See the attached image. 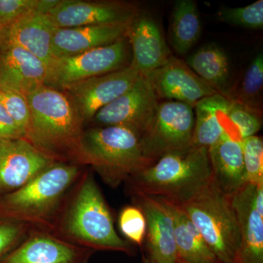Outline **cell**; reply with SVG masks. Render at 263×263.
Wrapping results in <instances>:
<instances>
[{
    "instance_id": "30bf717a",
    "label": "cell",
    "mask_w": 263,
    "mask_h": 263,
    "mask_svg": "<svg viewBox=\"0 0 263 263\" xmlns=\"http://www.w3.org/2000/svg\"><path fill=\"white\" fill-rule=\"evenodd\" d=\"M140 75L130 65L105 75L97 76L65 86L84 122L92 120L100 109L128 91Z\"/></svg>"
},
{
    "instance_id": "9a60e30c",
    "label": "cell",
    "mask_w": 263,
    "mask_h": 263,
    "mask_svg": "<svg viewBox=\"0 0 263 263\" xmlns=\"http://www.w3.org/2000/svg\"><path fill=\"white\" fill-rule=\"evenodd\" d=\"M146 77L158 98L194 107L202 99L219 93L193 72L186 62L171 56Z\"/></svg>"
},
{
    "instance_id": "836d02e7",
    "label": "cell",
    "mask_w": 263,
    "mask_h": 263,
    "mask_svg": "<svg viewBox=\"0 0 263 263\" xmlns=\"http://www.w3.org/2000/svg\"><path fill=\"white\" fill-rule=\"evenodd\" d=\"M17 138H25V136L0 103V140Z\"/></svg>"
},
{
    "instance_id": "d4e9b609",
    "label": "cell",
    "mask_w": 263,
    "mask_h": 263,
    "mask_svg": "<svg viewBox=\"0 0 263 263\" xmlns=\"http://www.w3.org/2000/svg\"><path fill=\"white\" fill-rule=\"evenodd\" d=\"M201 21L197 4L193 0H178L171 17L170 40L180 55L187 53L201 34Z\"/></svg>"
},
{
    "instance_id": "4dcf8cb0",
    "label": "cell",
    "mask_w": 263,
    "mask_h": 263,
    "mask_svg": "<svg viewBox=\"0 0 263 263\" xmlns=\"http://www.w3.org/2000/svg\"><path fill=\"white\" fill-rule=\"evenodd\" d=\"M119 226L129 243L142 245L146 236V221L139 208L136 205L124 207L119 214Z\"/></svg>"
},
{
    "instance_id": "e0dca14e",
    "label": "cell",
    "mask_w": 263,
    "mask_h": 263,
    "mask_svg": "<svg viewBox=\"0 0 263 263\" xmlns=\"http://www.w3.org/2000/svg\"><path fill=\"white\" fill-rule=\"evenodd\" d=\"M208 150L212 182L216 187L229 197L245 187L247 181L241 139L231 124Z\"/></svg>"
},
{
    "instance_id": "4316f807",
    "label": "cell",
    "mask_w": 263,
    "mask_h": 263,
    "mask_svg": "<svg viewBox=\"0 0 263 263\" xmlns=\"http://www.w3.org/2000/svg\"><path fill=\"white\" fill-rule=\"evenodd\" d=\"M218 16L222 22L245 28H263V0H257L242 8H221Z\"/></svg>"
},
{
    "instance_id": "8fae6325",
    "label": "cell",
    "mask_w": 263,
    "mask_h": 263,
    "mask_svg": "<svg viewBox=\"0 0 263 263\" xmlns=\"http://www.w3.org/2000/svg\"><path fill=\"white\" fill-rule=\"evenodd\" d=\"M230 198L239 228L238 263H263V184L247 183Z\"/></svg>"
},
{
    "instance_id": "603a6c76",
    "label": "cell",
    "mask_w": 263,
    "mask_h": 263,
    "mask_svg": "<svg viewBox=\"0 0 263 263\" xmlns=\"http://www.w3.org/2000/svg\"><path fill=\"white\" fill-rule=\"evenodd\" d=\"M160 199L168 208L174 219L178 260L186 263H219L215 254L182 208L174 202Z\"/></svg>"
},
{
    "instance_id": "1f68e13d",
    "label": "cell",
    "mask_w": 263,
    "mask_h": 263,
    "mask_svg": "<svg viewBox=\"0 0 263 263\" xmlns=\"http://www.w3.org/2000/svg\"><path fill=\"white\" fill-rule=\"evenodd\" d=\"M0 103L26 138L30 121V111L26 97L18 91L0 88Z\"/></svg>"
},
{
    "instance_id": "d6a6232c",
    "label": "cell",
    "mask_w": 263,
    "mask_h": 263,
    "mask_svg": "<svg viewBox=\"0 0 263 263\" xmlns=\"http://www.w3.org/2000/svg\"><path fill=\"white\" fill-rule=\"evenodd\" d=\"M37 0H0V30L35 12Z\"/></svg>"
},
{
    "instance_id": "7c38bea8",
    "label": "cell",
    "mask_w": 263,
    "mask_h": 263,
    "mask_svg": "<svg viewBox=\"0 0 263 263\" xmlns=\"http://www.w3.org/2000/svg\"><path fill=\"white\" fill-rule=\"evenodd\" d=\"M55 162L26 138L0 140V195L22 187Z\"/></svg>"
},
{
    "instance_id": "d6986e66",
    "label": "cell",
    "mask_w": 263,
    "mask_h": 263,
    "mask_svg": "<svg viewBox=\"0 0 263 263\" xmlns=\"http://www.w3.org/2000/svg\"><path fill=\"white\" fill-rule=\"evenodd\" d=\"M57 27L48 14L32 12L0 30V47L18 46L48 67L53 61L51 42Z\"/></svg>"
},
{
    "instance_id": "d590c367",
    "label": "cell",
    "mask_w": 263,
    "mask_h": 263,
    "mask_svg": "<svg viewBox=\"0 0 263 263\" xmlns=\"http://www.w3.org/2000/svg\"><path fill=\"white\" fill-rule=\"evenodd\" d=\"M144 262L145 263H157V262H154L153 260H152V259H151L149 258V257H148V258H145Z\"/></svg>"
},
{
    "instance_id": "7a4b0ae2",
    "label": "cell",
    "mask_w": 263,
    "mask_h": 263,
    "mask_svg": "<svg viewBox=\"0 0 263 263\" xmlns=\"http://www.w3.org/2000/svg\"><path fill=\"white\" fill-rule=\"evenodd\" d=\"M25 97L30 111L26 139L54 160L81 165L84 122L70 97L46 85Z\"/></svg>"
},
{
    "instance_id": "ffe728a7",
    "label": "cell",
    "mask_w": 263,
    "mask_h": 263,
    "mask_svg": "<svg viewBox=\"0 0 263 263\" xmlns=\"http://www.w3.org/2000/svg\"><path fill=\"white\" fill-rule=\"evenodd\" d=\"M47 66L30 52L18 46L0 47V88L25 96L46 84Z\"/></svg>"
},
{
    "instance_id": "5b68a950",
    "label": "cell",
    "mask_w": 263,
    "mask_h": 263,
    "mask_svg": "<svg viewBox=\"0 0 263 263\" xmlns=\"http://www.w3.org/2000/svg\"><path fill=\"white\" fill-rule=\"evenodd\" d=\"M141 138L136 131L122 126L85 130L81 141L80 164L91 165L105 183L117 187L153 164L143 154Z\"/></svg>"
},
{
    "instance_id": "7402d4cb",
    "label": "cell",
    "mask_w": 263,
    "mask_h": 263,
    "mask_svg": "<svg viewBox=\"0 0 263 263\" xmlns=\"http://www.w3.org/2000/svg\"><path fill=\"white\" fill-rule=\"evenodd\" d=\"M231 100L216 93L202 99L194 107L195 127L192 145L209 148L230 127L228 112Z\"/></svg>"
},
{
    "instance_id": "ba28073f",
    "label": "cell",
    "mask_w": 263,
    "mask_h": 263,
    "mask_svg": "<svg viewBox=\"0 0 263 263\" xmlns=\"http://www.w3.org/2000/svg\"><path fill=\"white\" fill-rule=\"evenodd\" d=\"M195 127L194 108L187 104H159L153 122L141 136L143 154L152 163L161 157L192 146Z\"/></svg>"
},
{
    "instance_id": "4fadbf2b",
    "label": "cell",
    "mask_w": 263,
    "mask_h": 263,
    "mask_svg": "<svg viewBox=\"0 0 263 263\" xmlns=\"http://www.w3.org/2000/svg\"><path fill=\"white\" fill-rule=\"evenodd\" d=\"M95 252L48 230L32 228L25 239L0 263H89Z\"/></svg>"
},
{
    "instance_id": "8992f818",
    "label": "cell",
    "mask_w": 263,
    "mask_h": 263,
    "mask_svg": "<svg viewBox=\"0 0 263 263\" xmlns=\"http://www.w3.org/2000/svg\"><path fill=\"white\" fill-rule=\"evenodd\" d=\"M197 227L220 263H238L239 228L229 197L214 183L191 200L179 205Z\"/></svg>"
},
{
    "instance_id": "8d00e7d4",
    "label": "cell",
    "mask_w": 263,
    "mask_h": 263,
    "mask_svg": "<svg viewBox=\"0 0 263 263\" xmlns=\"http://www.w3.org/2000/svg\"><path fill=\"white\" fill-rule=\"evenodd\" d=\"M177 263H186V262H183V261L178 260V262Z\"/></svg>"
},
{
    "instance_id": "f546056e",
    "label": "cell",
    "mask_w": 263,
    "mask_h": 263,
    "mask_svg": "<svg viewBox=\"0 0 263 263\" xmlns=\"http://www.w3.org/2000/svg\"><path fill=\"white\" fill-rule=\"evenodd\" d=\"M32 228L22 221L0 216V262L25 239Z\"/></svg>"
},
{
    "instance_id": "e575fe53",
    "label": "cell",
    "mask_w": 263,
    "mask_h": 263,
    "mask_svg": "<svg viewBox=\"0 0 263 263\" xmlns=\"http://www.w3.org/2000/svg\"><path fill=\"white\" fill-rule=\"evenodd\" d=\"M60 2V0H37L35 12L42 14H48Z\"/></svg>"
},
{
    "instance_id": "484cf974",
    "label": "cell",
    "mask_w": 263,
    "mask_h": 263,
    "mask_svg": "<svg viewBox=\"0 0 263 263\" xmlns=\"http://www.w3.org/2000/svg\"><path fill=\"white\" fill-rule=\"evenodd\" d=\"M262 86L263 54L262 52H260L247 69L237 97L230 100L245 105L259 113L256 108L255 100L260 95Z\"/></svg>"
},
{
    "instance_id": "44dd1931",
    "label": "cell",
    "mask_w": 263,
    "mask_h": 263,
    "mask_svg": "<svg viewBox=\"0 0 263 263\" xmlns=\"http://www.w3.org/2000/svg\"><path fill=\"white\" fill-rule=\"evenodd\" d=\"M129 24L57 28L52 38V56H72L112 44L127 35Z\"/></svg>"
},
{
    "instance_id": "f1b7e54d",
    "label": "cell",
    "mask_w": 263,
    "mask_h": 263,
    "mask_svg": "<svg viewBox=\"0 0 263 263\" xmlns=\"http://www.w3.org/2000/svg\"><path fill=\"white\" fill-rule=\"evenodd\" d=\"M228 119L241 140L255 136L261 129L258 112L232 100Z\"/></svg>"
},
{
    "instance_id": "ac0fdd59",
    "label": "cell",
    "mask_w": 263,
    "mask_h": 263,
    "mask_svg": "<svg viewBox=\"0 0 263 263\" xmlns=\"http://www.w3.org/2000/svg\"><path fill=\"white\" fill-rule=\"evenodd\" d=\"M126 36L133 51L130 65L141 76L157 70L171 57L160 26L150 15L137 13Z\"/></svg>"
},
{
    "instance_id": "2e32d148",
    "label": "cell",
    "mask_w": 263,
    "mask_h": 263,
    "mask_svg": "<svg viewBox=\"0 0 263 263\" xmlns=\"http://www.w3.org/2000/svg\"><path fill=\"white\" fill-rule=\"evenodd\" d=\"M135 205L146 221L147 248L149 258L157 263H177L172 214L162 199L142 193H133Z\"/></svg>"
},
{
    "instance_id": "277c9868",
    "label": "cell",
    "mask_w": 263,
    "mask_h": 263,
    "mask_svg": "<svg viewBox=\"0 0 263 263\" xmlns=\"http://www.w3.org/2000/svg\"><path fill=\"white\" fill-rule=\"evenodd\" d=\"M209 150L192 145L161 157L128 179L132 193L183 205L212 182Z\"/></svg>"
},
{
    "instance_id": "52a82bcc",
    "label": "cell",
    "mask_w": 263,
    "mask_h": 263,
    "mask_svg": "<svg viewBox=\"0 0 263 263\" xmlns=\"http://www.w3.org/2000/svg\"><path fill=\"white\" fill-rule=\"evenodd\" d=\"M127 36L112 44L72 56L54 58L48 67L46 86L62 89L79 81L105 75L127 67Z\"/></svg>"
},
{
    "instance_id": "83f0119b",
    "label": "cell",
    "mask_w": 263,
    "mask_h": 263,
    "mask_svg": "<svg viewBox=\"0 0 263 263\" xmlns=\"http://www.w3.org/2000/svg\"><path fill=\"white\" fill-rule=\"evenodd\" d=\"M247 183L263 184V142L258 136L241 140Z\"/></svg>"
},
{
    "instance_id": "6da1fadb",
    "label": "cell",
    "mask_w": 263,
    "mask_h": 263,
    "mask_svg": "<svg viewBox=\"0 0 263 263\" xmlns=\"http://www.w3.org/2000/svg\"><path fill=\"white\" fill-rule=\"evenodd\" d=\"M52 233L79 247L133 254L114 228L108 204L94 176L84 172L66 199Z\"/></svg>"
},
{
    "instance_id": "3957f363",
    "label": "cell",
    "mask_w": 263,
    "mask_h": 263,
    "mask_svg": "<svg viewBox=\"0 0 263 263\" xmlns=\"http://www.w3.org/2000/svg\"><path fill=\"white\" fill-rule=\"evenodd\" d=\"M83 174L82 166L53 162L22 187L0 195V216L51 231L66 199Z\"/></svg>"
},
{
    "instance_id": "cb8c5ba5",
    "label": "cell",
    "mask_w": 263,
    "mask_h": 263,
    "mask_svg": "<svg viewBox=\"0 0 263 263\" xmlns=\"http://www.w3.org/2000/svg\"><path fill=\"white\" fill-rule=\"evenodd\" d=\"M186 65L218 92L226 95L230 75L226 52L216 44H207L188 57Z\"/></svg>"
},
{
    "instance_id": "5bb4252c",
    "label": "cell",
    "mask_w": 263,
    "mask_h": 263,
    "mask_svg": "<svg viewBox=\"0 0 263 263\" xmlns=\"http://www.w3.org/2000/svg\"><path fill=\"white\" fill-rule=\"evenodd\" d=\"M138 13L136 7L120 2L60 0L48 13L57 28L130 23Z\"/></svg>"
},
{
    "instance_id": "9c48e42d",
    "label": "cell",
    "mask_w": 263,
    "mask_h": 263,
    "mask_svg": "<svg viewBox=\"0 0 263 263\" xmlns=\"http://www.w3.org/2000/svg\"><path fill=\"white\" fill-rule=\"evenodd\" d=\"M159 98L146 77L140 76L130 89L100 109L92 120L99 127L122 126L143 136L153 122Z\"/></svg>"
}]
</instances>
